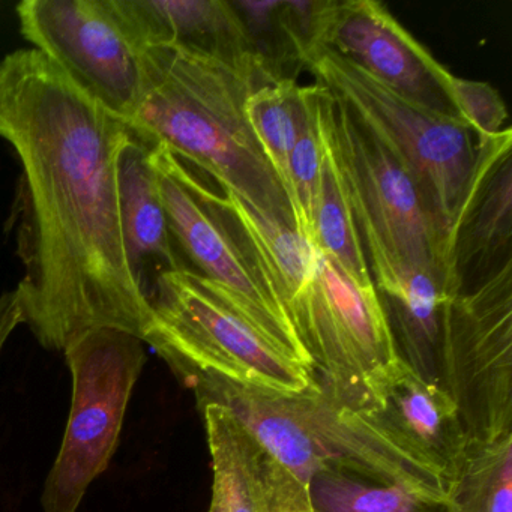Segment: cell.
Wrapping results in <instances>:
<instances>
[{
    "instance_id": "cell-1",
    "label": "cell",
    "mask_w": 512,
    "mask_h": 512,
    "mask_svg": "<svg viewBox=\"0 0 512 512\" xmlns=\"http://www.w3.org/2000/svg\"><path fill=\"white\" fill-rule=\"evenodd\" d=\"M127 122L35 49L0 62V139L22 167L10 224L23 275L17 298L41 346L116 328L140 340L151 305L125 248L119 160Z\"/></svg>"
},
{
    "instance_id": "cell-2",
    "label": "cell",
    "mask_w": 512,
    "mask_h": 512,
    "mask_svg": "<svg viewBox=\"0 0 512 512\" xmlns=\"http://www.w3.org/2000/svg\"><path fill=\"white\" fill-rule=\"evenodd\" d=\"M143 89L127 122L148 146H164L254 209L296 229L292 203L257 142L245 103L284 77L256 52L221 59L179 46L142 49Z\"/></svg>"
},
{
    "instance_id": "cell-3",
    "label": "cell",
    "mask_w": 512,
    "mask_h": 512,
    "mask_svg": "<svg viewBox=\"0 0 512 512\" xmlns=\"http://www.w3.org/2000/svg\"><path fill=\"white\" fill-rule=\"evenodd\" d=\"M187 388L199 407H227L302 484L335 472L449 499L448 479L439 467L379 419L337 403L320 388L283 395L215 374L197 376Z\"/></svg>"
},
{
    "instance_id": "cell-4",
    "label": "cell",
    "mask_w": 512,
    "mask_h": 512,
    "mask_svg": "<svg viewBox=\"0 0 512 512\" xmlns=\"http://www.w3.org/2000/svg\"><path fill=\"white\" fill-rule=\"evenodd\" d=\"M319 122L379 295L392 298L425 272L449 295L457 296L454 250L403 164L343 100L323 86Z\"/></svg>"
},
{
    "instance_id": "cell-5",
    "label": "cell",
    "mask_w": 512,
    "mask_h": 512,
    "mask_svg": "<svg viewBox=\"0 0 512 512\" xmlns=\"http://www.w3.org/2000/svg\"><path fill=\"white\" fill-rule=\"evenodd\" d=\"M316 85L343 100L412 176L428 211L455 247L478 143L464 122L401 97L347 59L323 47L302 55Z\"/></svg>"
},
{
    "instance_id": "cell-6",
    "label": "cell",
    "mask_w": 512,
    "mask_h": 512,
    "mask_svg": "<svg viewBox=\"0 0 512 512\" xmlns=\"http://www.w3.org/2000/svg\"><path fill=\"white\" fill-rule=\"evenodd\" d=\"M143 334L187 386L202 374L283 395L319 388L314 374L257 334L212 284L190 269L158 275Z\"/></svg>"
},
{
    "instance_id": "cell-7",
    "label": "cell",
    "mask_w": 512,
    "mask_h": 512,
    "mask_svg": "<svg viewBox=\"0 0 512 512\" xmlns=\"http://www.w3.org/2000/svg\"><path fill=\"white\" fill-rule=\"evenodd\" d=\"M149 148L170 235L185 269L205 277L257 334L313 373L295 325L263 281L221 194L169 149Z\"/></svg>"
},
{
    "instance_id": "cell-8",
    "label": "cell",
    "mask_w": 512,
    "mask_h": 512,
    "mask_svg": "<svg viewBox=\"0 0 512 512\" xmlns=\"http://www.w3.org/2000/svg\"><path fill=\"white\" fill-rule=\"evenodd\" d=\"M293 325L326 395L364 415L383 409L386 385L400 356L377 289H362L316 250L313 275Z\"/></svg>"
},
{
    "instance_id": "cell-9",
    "label": "cell",
    "mask_w": 512,
    "mask_h": 512,
    "mask_svg": "<svg viewBox=\"0 0 512 512\" xmlns=\"http://www.w3.org/2000/svg\"><path fill=\"white\" fill-rule=\"evenodd\" d=\"M73 376L67 430L44 485V512H76L118 448L128 401L148 356L136 335L97 328L64 350Z\"/></svg>"
},
{
    "instance_id": "cell-10",
    "label": "cell",
    "mask_w": 512,
    "mask_h": 512,
    "mask_svg": "<svg viewBox=\"0 0 512 512\" xmlns=\"http://www.w3.org/2000/svg\"><path fill=\"white\" fill-rule=\"evenodd\" d=\"M437 383L467 440L512 433V262L443 308Z\"/></svg>"
},
{
    "instance_id": "cell-11",
    "label": "cell",
    "mask_w": 512,
    "mask_h": 512,
    "mask_svg": "<svg viewBox=\"0 0 512 512\" xmlns=\"http://www.w3.org/2000/svg\"><path fill=\"white\" fill-rule=\"evenodd\" d=\"M20 34L107 112L128 122L143 89L142 49L113 0H23Z\"/></svg>"
},
{
    "instance_id": "cell-12",
    "label": "cell",
    "mask_w": 512,
    "mask_h": 512,
    "mask_svg": "<svg viewBox=\"0 0 512 512\" xmlns=\"http://www.w3.org/2000/svg\"><path fill=\"white\" fill-rule=\"evenodd\" d=\"M316 46L352 62L401 97L458 119L454 76L379 2L319 0L310 47Z\"/></svg>"
},
{
    "instance_id": "cell-13",
    "label": "cell",
    "mask_w": 512,
    "mask_h": 512,
    "mask_svg": "<svg viewBox=\"0 0 512 512\" xmlns=\"http://www.w3.org/2000/svg\"><path fill=\"white\" fill-rule=\"evenodd\" d=\"M512 133L506 127L478 143V160L454 247L460 293L490 280L512 262Z\"/></svg>"
},
{
    "instance_id": "cell-14",
    "label": "cell",
    "mask_w": 512,
    "mask_h": 512,
    "mask_svg": "<svg viewBox=\"0 0 512 512\" xmlns=\"http://www.w3.org/2000/svg\"><path fill=\"white\" fill-rule=\"evenodd\" d=\"M139 49L179 46L221 59L256 52L232 2L224 0H113Z\"/></svg>"
},
{
    "instance_id": "cell-15",
    "label": "cell",
    "mask_w": 512,
    "mask_h": 512,
    "mask_svg": "<svg viewBox=\"0 0 512 512\" xmlns=\"http://www.w3.org/2000/svg\"><path fill=\"white\" fill-rule=\"evenodd\" d=\"M373 416L448 479L467 436L454 400L439 383L400 358L386 385L383 409Z\"/></svg>"
},
{
    "instance_id": "cell-16",
    "label": "cell",
    "mask_w": 512,
    "mask_h": 512,
    "mask_svg": "<svg viewBox=\"0 0 512 512\" xmlns=\"http://www.w3.org/2000/svg\"><path fill=\"white\" fill-rule=\"evenodd\" d=\"M149 154L151 148L131 131L130 140L119 160V197L125 248L134 277L148 301L154 287L152 272H155L157 281L163 272L185 269L170 235Z\"/></svg>"
},
{
    "instance_id": "cell-17",
    "label": "cell",
    "mask_w": 512,
    "mask_h": 512,
    "mask_svg": "<svg viewBox=\"0 0 512 512\" xmlns=\"http://www.w3.org/2000/svg\"><path fill=\"white\" fill-rule=\"evenodd\" d=\"M221 193L254 265L293 323L313 275L316 250L292 227L262 214L230 191Z\"/></svg>"
},
{
    "instance_id": "cell-18",
    "label": "cell",
    "mask_w": 512,
    "mask_h": 512,
    "mask_svg": "<svg viewBox=\"0 0 512 512\" xmlns=\"http://www.w3.org/2000/svg\"><path fill=\"white\" fill-rule=\"evenodd\" d=\"M212 458L209 512H263L268 451L221 404L200 407Z\"/></svg>"
},
{
    "instance_id": "cell-19",
    "label": "cell",
    "mask_w": 512,
    "mask_h": 512,
    "mask_svg": "<svg viewBox=\"0 0 512 512\" xmlns=\"http://www.w3.org/2000/svg\"><path fill=\"white\" fill-rule=\"evenodd\" d=\"M455 512H512V433L467 440L448 476Z\"/></svg>"
},
{
    "instance_id": "cell-20",
    "label": "cell",
    "mask_w": 512,
    "mask_h": 512,
    "mask_svg": "<svg viewBox=\"0 0 512 512\" xmlns=\"http://www.w3.org/2000/svg\"><path fill=\"white\" fill-rule=\"evenodd\" d=\"M323 151L311 245L328 257L350 281L362 289H376L337 167L325 145Z\"/></svg>"
},
{
    "instance_id": "cell-21",
    "label": "cell",
    "mask_w": 512,
    "mask_h": 512,
    "mask_svg": "<svg viewBox=\"0 0 512 512\" xmlns=\"http://www.w3.org/2000/svg\"><path fill=\"white\" fill-rule=\"evenodd\" d=\"M308 488L317 512H455L449 499L344 473H320Z\"/></svg>"
},
{
    "instance_id": "cell-22",
    "label": "cell",
    "mask_w": 512,
    "mask_h": 512,
    "mask_svg": "<svg viewBox=\"0 0 512 512\" xmlns=\"http://www.w3.org/2000/svg\"><path fill=\"white\" fill-rule=\"evenodd\" d=\"M302 86L292 77L265 83L247 98L245 113L257 142L280 178L287 196L289 158L301 125Z\"/></svg>"
},
{
    "instance_id": "cell-23",
    "label": "cell",
    "mask_w": 512,
    "mask_h": 512,
    "mask_svg": "<svg viewBox=\"0 0 512 512\" xmlns=\"http://www.w3.org/2000/svg\"><path fill=\"white\" fill-rule=\"evenodd\" d=\"M320 86H302L301 125L289 158L287 191L295 214L296 229L305 241H313L314 215L319 199L323 142L319 122Z\"/></svg>"
},
{
    "instance_id": "cell-24",
    "label": "cell",
    "mask_w": 512,
    "mask_h": 512,
    "mask_svg": "<svg viewBox=\"0 0 512 512\" xmlns=\"http://www.w3.org/2000/svg\"><path fill=\"white\" fill-rule=\"evenodd\" d=\"M451 89L458 119L469 127L476 143L491 139L502 131L508 112L493 86L454 76Z\"/></svg>"
},
{
    "instance_id": "cell-25",
    "label": "cell",
    "mask_w": 512,
    "mask_h": 512,
    "mask_svg": "<svg viewBox=\"0 0 512 512\" xmlns=\"http://www.w3.org/2000/svg\"><path fill=\"white\" fill-rule=\"evenodd\" d=\"M263 512H317L308 485L296 479L271 454L266 463V502Z\"/></svg>"
},
{
    "instance_id": "cell-26",
    "label": "cell",
    "mask_w": 512,
    "mask_h": 512,
    "mask_svg": "<svg viewBox=\"0 0 512 512\" xmlns=\"http://www.w3.org/2000/svg\"><path fill=\"white\" fill-rule=\"evenodd\" d=\"M20 325H25L16 290L0 293V355L8 338Z\"/></svg>"
}]
</instances>
